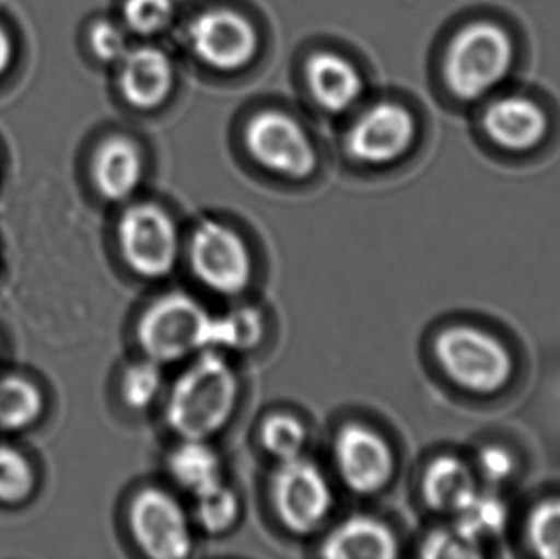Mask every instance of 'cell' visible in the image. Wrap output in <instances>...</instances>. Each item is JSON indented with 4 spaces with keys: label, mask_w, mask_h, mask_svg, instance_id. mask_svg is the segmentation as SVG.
Masks as SVG:
<instances>
[{
    "label": "cell",
    "mask_w": 560,
    "mask_h": 559,
    "mask_svg": "<svg viewBox=\"0 0 560 559\" xmlns=\"http://www.w3.org/2000/svg\"><path fill=\"white\" fill-rule=\"evenodd\" d=\"M240 377L225 353L206 350L171 386L164 419L180 440H207L223 432L238 409Z\"/></svg>",
    "instance_id": "obj_1"
},
{
    "label": "cell",
    "mask_w": 560,
    "mask_h": 559,
    "mask_svg": "<svg viewBox=\"0 0 560 559\" xmlns=\"http://www.w3.org/2000/svg\"><path fill=\"white\" fill-rule=\"evenodd\" d=\"M516 48L509 30L489 20L467 23L451 39L444 79L454 97L480 101L512 72Z\"/></svg>",
    "instance_id": "obj_2"
},
{
    "label": "cell",
    "mask_w": 560,
    "mask_h": 559,
    "mask_svg": "<svg viewBox=\"0 0 560 559\" xmlns=\"http://www.w3.org/2000/svg\"><path fill=\"white\" fill-rule=\"evenodd\" d=\"M213 318L194 295L166 292L151 301L138 318L141 353L166 366L212 350Z\"/></svg>",
    "instance_id": "obj_3"
},
{
    "label": "cell",
    "mask_w": 560,
    "mask_h": 559,
    "mask_svg": "<svg viewBox=\"0 0 560 559\" xmlns=\"http://www.w3.org/2000/svg\"><path fill=\"white\" fill-rule=\"evenodd\" d=\"M118 248L125 265L148 281L173 275L183 253L174 217L156 202H133L117 223Z\"/></svg>",
    "instance_id": "obj_4"
},
{
    "label": "cell",
    "mask_w": 560,
    "mask_h": 559,
    "mask_svg": "<svg viewBox=\"0 0 560 559\" xmlns=\"http://www.w3.org/2000/svg\"><path fill=\"white\" fill-rule=\"evenodd\" d=\"M190 269L213 294L236 298L255 278V259L242 233L220 220H203L187 245Z\"/></svg>",
    "instance_id": "obj_5"
},
{
    "label": "cell",
    "mask_w": 560,
    "mask_h": 559,
    "mask_svg": "<svg viewBox=\"0 0 560 559\" xmlns=\"http://www.w3.org/2000/svg\"><path fill=\"white\" fill-rule=\"evenodd\" d=\"M434 354L447 377L472 393H495L512 377L509 350L479 328L467 325L446 328L436 338Z\"/></svg>",
    "instance_id": "obj_6"
},
{
    "label": "cell",
    "mask_w": 560,
    "mask_h": 559,
    "mask_svg": "<svg viewBox=\"0 0 560 559\" xmlns=\"http://www.w3.org/2000/svg\"><path fill=\"white\" fill-rule=\"evenodd\" d=\"M249 156L287 179H306L318 166V153L312 137L292 115L266 108L253 115L243 131Z\"/></svg>",
    "instance_id": "obj_7"
},
{
    "label": "cell",
    "mask_w": 560,
    "mask_h": 559,
    "mask_svg": "<svg viewBox=\"0 0 560 559\" xmlns=\"http://www.w3.org/2000/svg\"><path fill=\"white\" fill-rule=\"evenodd\" d=\"M269 498L276 517L293 535L318 531L335 504L325 473L303 456L279 463L269 482Z\"/></svg>",
    "instance_id": "obj_8"
},
{
    "label": "cell",
    "mask_w": 560,
    "mask_h": 559,
    "mask_svg": "<svg viewBox=\"0 0 560 559\" xmlns=\"http://www.w3.org/2000/svg\"><path fill=\"white\" fill-rule=\"evenodd\" d=\"M135 544L147 557L184 559L192 554V515L166 489L144 488L128 509Z\"/></svg>",
    "instance_id": "obj_9"
},
{
    "label": "cell",
    "mask_w": 560,
    "mask_h": 559,
    "mask_svg": "<svg viewBox=\"0 0 560 559\" xmlns=\"http://www.w3.org/2000/svg\"><path fill=\"white\" fill-rule=\"evenodd\" d=\"M187 45L202 65L220 72L246 68L259 51L255 23L233 9H209L187 26Z\"/></svg>",
    "instance_id": "obj_10"
},
{
    "label": "cell",
    "mask_w": 560,
    "mask_h": 559,
    "mask_svg": "<svg viewBox=\"0 0 560 559\" xmlns=\"http://www.w3.org/2000/svg\"><path fill=\"white\" fill-rule=\"evenodd\" d=\"M336 471L349 491L375 496L384 491L397 469L394 449L374 427L361 422L342 426L332 443Z\"/></svg>",
    "instance_id": "obj_11"
},
{
    "label": "cell",
    "mask_w": 560,
    "mask_h": 559,
    "mask_svg": "<svg viewBox=\"0 0 560 559\" xmlns=\"http://www.w3.org/2000/svg\"><path fill=\"white\" fill-rule=\"evenodd\" d=\"M417 131V118L410 108L394 101L375 102L352 121L346 150L365 166H385L408 153Z\"/></svg>",
    "instance_id": "obj_12"
},
{
    "label": "cell",
    "mask_w": 560,
    "mask_h": 559,
    "mask_svg": "<svg viewBox=\"0 0 560 559\" xmlns=\"http://www.w3.org/2000/svg\"><path fill=\"white\" fill-rule=\"evenodd\" d=\"M118 91L138 110L160 107L174 89L173 59L156 45L133 46L118 61Z\"/></svg>",
    "instance_id": "obj_13"
},
{
    "label": "cell",
    "mask_w": 560,
    "mask_h": 559,
    "mask_svg": "<svg viewBox=\"0 0 560 559\" xmlns=\"http://www.w3.org/2000/svg\"><path fill=\"white\" fill-rule=\"evenodd\" d=\"M482 125L493 144L505 151L525 153L545 141L549 117L535 98L512 94L487 105Z\"/></svg>",
    "instance_id": "obj_14"
},
{
    "label": "cell",
    "mask_w": 560,
    "mask_h": 559,
    "mask_svg": "<svg viewBox=\"0 0 560 559\" xmlns=\"http://www.w3.org/2000/svg\"><path fill=\"white\" fill-rule=\"evenodd\" d=\"M144 170V156L137 141L127 135H110L95 148L92 184L102 199L127 202L140 189Z\"/></svg>",
    "instance_id": "obj_15"
},
{
    "label": "cell",
    "mask_w": 560,
    "mask_h": 559,
    "mask_svg": "<svg viewBox=\"0 0 560 559\" xmlns=\"http://www.w3.org/2000/svg\"><path fill=\"white\" fill-rule=\"evenodd\" d=\"M305 82L316 104L329 114L351 110L364 94L358 66L335 51H318L305 65Z\"/></svg>",
    "instance_id": "obj_16"
},
{
    "label": "cell",
    "mask_w": 560,
    "mask_h": 559,
    "mask_svg": "<svg viewBox=\"0 0 560 559\" xmlns=\"http://www.w3.org/2000/svg\"><path fill=\"white\" fill-rule=\"evenodd\" d=\"M319 554L329 559H392L398 555V540L381 519L358 514L326 535Z\"/></svg>",
    "instance_id": "obj_17"
},
{
    "label": "cell",
    "mask_w": 560,
    "mask_h": 559,
    "mask_svg": "<svg viewBox=\"0 0 560 559\" xmlns=\"http://www.w3.org/2000/svg\"><path fill=\"white\" fill-rule=\"evenodd\" d=\"M476 492V481L469 466L454 456H440L424 473V501L441 514H459Z\"/></svg>",
    "instance_id": "obj_18"
},
{
    "label": "cell",
    "mask_w": 560,
    "mask_h": 559,
    "mask_svg": "<svg viewBox=\"0 0 560 559\" xmlns=\"http://www.w3.org/2000/svg\"><path fill=\"white\" fill-rule=\"evenodd\" d=\"M167 473L192 498L223 481L222 459L207 440H180L167 456Z\"/></svg>",
    "instance_id": "obj_19"
},
{
    "label": "cell",
    "mask_w": 560,
    "mask_h": 559,
    "mask_svg": "<svg viewBox=\"0 0 560 559\" xmlns=\"http://www.w3.org/2000/svg\"><path fill=\"white\" fill-rule=\"evenodd\" d=\"M265 318L252 305L233 308L229 314L213 318L212 350L222 353H249L265 338Z\"/></svg>",
    "instance_id": "obj_20"
},
{
    "label": "cell",
    "mask_w": 560,
    "mask_h": 559,
    "mask_svg": "<svg viewBox=\"0 0 560 559\" xmlns=\"http://www.w3.org/2000/svg\"><path fill=\"white\" fill-rule=\"evenodd\" d=\"M242 514L238 494L226 485H219L194 496L192 521L200 531L209 535H223L238 524Z\"/></svg>",
    "instance_id": "obj_21"
},
{
    "label": "cell",
    "mask_w": 560,
    "mask_h": 559,
    "mask_svg": "<svg viewBox=\"0 0 560 559\" xmlns=\"http://www.w3.org/2000/svg\"><path fill=\"white\" fill-rule=\"evenodd\" d=\"M42 407V394L30 381L19 376L0 381V429H25L38 419Z\"/></svg>",
    "instance_id": "obj_22"
},
{
    "label": "cell",
    "mask_w": 560,
    "mask_h": 559,
    "mask_svg": "<svg viewBox=\"0 0 560 559\" xmlns=\"http://www.w3.org/2000/svg\"><path fill=\"white\" fill-rule=\"evenodd\" d=\"M164 386L163 364L143 357L125 370L120 383L121 399L135 412H144L160 400Z\"/></svg>",
    "instance_id": "obj_23"
},
{
    "label": "cell",
    "mask_w": 560,
    "mask_h": 559,
    "mask_svg": "<svg viewBox=\"0 0 560 559\" xmlns=\"http://www.w3.org/2000/svg\"><path fill=\"white\" fill-rule=\"evenodd\" d=\"M259 436L266 453L283 463L303 455L308 433L299 417L278 412L266 417Z\"/></svg>",
    "instance_id": "obj_24"
},
{
    "label": "cell",
    "mask_w": 560,
    "mask_h": 559,
    "mask_svg": "<svg viewBox=\"0 0 560 559\" xmlns=\"http://www.w3.org/2000/svg\"><path fill=\"white\" fill-rule=\"evenodd\" d=\"M456 515L459 519L456 527L476 541L500 534L506 524V508L492 494L476 492L469 504Z\"/></svg>",
    "instance_id": "obj_25"
},
{
    "label": "cell",
    "mask_w": 560,
    "mask_h": 559,
    "mask_svg": "<svg viewBox=\"0 0 560 559\" xmlns=\"http://www.w3.org/2000/svg\"><path fill=\"white\" fill-rule=\"evenodd\" d=\"M174 0H124L121 19L125 28L138 36H154L173 25Z\"/></svg>",
    "instance_id": "obj_26"
},
{
    "label": "cell",
    "mask_w": 560,
    "mask_h": 559,
    "mask_svg": "<svg viewBox=\"0 0 560 559\" xmlns=\"http://www.w3.org/2000/svg\"><path fill=\"white\" fill-rule=\"evenodd\" d=\"M35 486V475L25 456L9 446H0V501H23Z\"/></svg>",
    "instance_id": "obj_27"
},
{
    "label": "cell",
    "mask_w": 560,
    "mask_h": 559,
    "mask_svg": "<svg viewBox=\"0 0 560 559\" xmlns=\"http://www.w3.org/2000/svg\"><path fill=\"white\" fill-rule=\"evenodd\" d=\"M528 535L539 557L560 558V499L542 502L533 511Z\"/></svg>",
    "instance_id": "obj_28"
},
{
    "label": "cell",
    "mask_w": 560,
    "mask_h": 559,
    "mask_svg": "<svg viewBox=\"0 0 560 559\" xmlns=\"http://www.w3.org/2000/svg\"><path fill=\"white\" fill-rule=\"evenodd\" d=\"M128 30L110 19H101L89 30V45L98 61L118 65L131 48Z\"/></svg>",
    "instance_id": "obj_29"
},
{
    "label": "cell",
    "mask_w": 560,
    "mask_h": 559,
    "mask_svg": "<svg viewBox=\"0 0 560 559\" xmlns=\"http://www.w3.org/2000/svg\"><path fill=\"white\" fill-rule=\"evenodd\" d=\"M476 547L477 541L459 528H441L424 540L421 555L427 558H474L479 557Z\"/></svg>",
    "instance_id": "obj_30"
},
{
    "label": "cell",
    "mask_w": 560,
    "mask_h": 559,
    "mask_svg": "<svg viewBox=\"0 0 560 559\" xmlns=\"http://www.w3.org/2000/svg\"><path fill=\"white\" fill-rule=\"evenodd\" d=\"M480 473L490 482H502L513 473V458L499 446H489L479 456Z\"/></svg>",
    "instance_id": "obj_31"
},
{
    "label": "cell",
    "mask_w": 560,
    "mask_h": 559,
    "mask_svg": "<svg viewBox=\"0 0 560 559\" xmlns=\"http://www.w3.org/2000/svg\"><path fill=\"white\" fill-rule=\"evenodd\" d=\"M13 55H15V46H13L12 36L0 23V79L12 66Z\"/></svg>",
    "instance_id": "obj_32"
}]
</instances>
